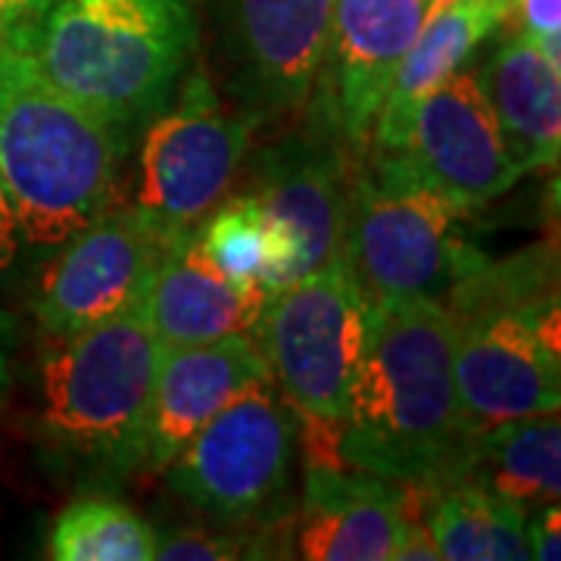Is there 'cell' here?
Segmentation results:
<instances>
[{
	"label": "cell",
	"mask_w": 561,
	"mask_h": 561,
	"mask_svg": "<svg viewBox=\"0 0 561 561\" xmlns=\"http://www.w3.org/2000/svg\"><path fill=\"white\" fill-rule=\"evenodd\" d=\"M515 0H456L440 13L427 16L419 38L405 50L390 81V91L375 119L368 150L390 153L400 147L405 125L421 98H427L440 81L459 72L465 60L490 38L502 22L512 20Z\"/></svg>",
	"instance_id": "d6986e66"
},
{
	"label": "cell",
	"mask_w": 561,
	"mask_h": 561,
	"mask_svg": "<svg viewBox=\"0 0 561 561\" xmlns=\"http://www.w3.org/2000/svg\"><path fill=\"white\" fill-rule=\"evenodd\" d=\"M119 144L91 110L0 38V181L20 238L60 247L113 206Z\"/></svg>",
	"instance_id": "3957f363"
},
{
	"label": "cell",
	"mask_w": 561,
	"mask_h": 561,
	"mask_svg": "<svg viewBox=\"0 0 561 561\" xmlns=\"http://www.w3.org/2000/svg\"><path fill=\"white\" fill-rule=\"evenodd\" d=\"M431 493L359 468L306 461L294 549L306 561H397L409 524L427 515Z\"/></svg>",
	"instance_id": "5bb4252c"
},
{
	"label": "cell",
	"mask_w": 561,
	"mask_h": 561,
	"mask_svg": "<svg viewBox=\"0 0 561 561\" xmlns=\"http://www.w3.org/2000/svg\"><path fill=\"white\" fill-rule=\"evenodd\" d=\"M465 481L483 483L508 502L534 508L559 502L561 424L559 412L493 424L474 434Z\"/></svg>",
	"instance_id": "ffe728a7"
},
{
	"label": "cell",
	"mask_w": 561,
	"mask_h": 561,
	"mask_svg": "<svg viewBox=\"0 0 561 561\" xmlns=\"http://www.w3.org/2000/svg\"><path fill=\"white\" fill-rule=\"evenodd\" d=\"M54 0H0V35L28 25V22L41 16Z\"/></svg>",
	"instance_id": "4316f807"
},
{
	"label": "cell",
	"mask_w": 561,
	"mask_h": 561,
	"mask_svg": "<svg viewBox=\"0 0 561 561\" xmlns=\"http://www.w3.org/2000/svg\"><path fill=\"white\" fill-rule=\"evenodd\" d=\"M297 412L272 378L250 383L169 461L172 493L225 527H284Z\"/></svg>",
	"instance_id": "52a82bcc"
},
{
	"label": "cell",
	"mask_w": 561,
	"mask_h": 561,
	"mask_svg": "<svg viewBox=\"0 0 561 561\" xmlns=\"http://www.w3.org/2000/svg\"><path fill=\"white\" fill-rule=\"evenodd\" d=\"M453 312L437 302H368L359 375L337 427V456L405 486L465 481L474 434L453 378Z\"/></svg>",
	"instance_id": "6da1fadb"
},
{
	"label": "cell",
	"mask_w": 561,
	"mask_h": 561,
	"mask_svg": "<svg viewBox=\"0 0 561 561\" xmlns=\"http://www.w3.org/2000/svg\"><path fill=\"white\" fill-rule=\"evenodd\" d=\"M453 378L471 434L561 405L559 302L530 256L496 265L453 309Z\"/></svg>",
	"instance_id": "5b68a950"
},
{
	"label": "cell",
	"mask_w": 561,
	"mask_h": 561,
	"mask_svg": "<svg viewBox=\"0 0 561 561\" xmlns=\"http://www.w3.org/2000/svg\"><path fill=\"white\" fill-rule=\"evenodd\" d=\"M390 157L465 213L502 197L524 175L474 69L453 72L421 98Z\"/></svg>",
	"instance_id": "4fadbf2b"
},
{
	"label": "cell",
	"mask_w": 561,
	"mask_h": 561,
	"mask_svg": "<svg viewBox=\"0 0 561 561\" xmlns=\"http://www.w3.org/2000/svg\"><path fill=\"white\" fill-rule=\"evenodd\" d=\"M427 530L446 561H527V508L478 481L440 486L427 505Z\"/></svg>",
	"instance_id": "44dd1931"
},
{
	"label": "cell",
	"mask_w": 561,
	"mask_h": 561,
	"mask_svg": "<svg viewBox=\"0 0 561 561\" xmlns=\"http://www.w3.org/2000/svg\"><path fill=\"white\" fill-rule=\"evenodd\" d=\"M527 546H530V559H540V561L561 559L559 502L537 505V512L527 518Z\"/></svg>",
	"instance_id": "484cf974"
},
{
	"label": "cell",
	"mask_w": 561,
	"mask_h": 561,
	"mask_svg": "<svg viewBox=\"0 0 561 561\" xmlns=\"http://www.w3.org/2000/svg\"><path fill=\"white\" fill-rule=\"evenodd\" d=\"M197 241L221 275L238 284H262L268 294L278 290L287 247L247 191L234 201H221L201 221Z\"/></svg>",
	"instance_id": "603a6c76"
},
{
	"label": "cell",
	"mask_w": 561,
	"mask_h": 561,
	"mask_svg": "<svg viewBox=\"0 0 561 561\" xmlns=\"http://www.w3.org/2000/svg\"><path fill=\"white\" fill-rule=\"evenodd\" d=\"M337 0H213L225 84L260 122L300 116L319 88Z\"/></svg>",
	"instance_id": "30bf717a"
},
{
	"label": "cell",
	"mask_w": 561,
	"mask_h": 561,
	"mask_svg": "<svg viewBox=\"0 0 561 561\" xmlns=\"http://www.w3.org/2000/svg\"><path fill=\"white\" fill-rule=\"evenodd\" d=\"M268 290L221 275L203 253L197 231L162 247L147 294V319L160 346H191L234 334H253Z\"/></svg>",
	"instance_id": "e0dca14e"
},
{
	"label": "cell",
	"mask_w": 561,
	"mask_h": 561,
	"mask_svg": "<svg viewBox=\"0 0 561 561\" xmlns=\"http://www.w3.org/2000/svg\"><path fill=\"white\" fill-rule=\"evenodd\" d=\"M353 169L343 268L368 302H437L453 309L490 260L461 241L465 209L415 179L390 153Z\"/></svg>",
	"instance_id": "8992f818"
},
{
	"label": "cell",
	"mask_w": 561,
	"mask_h": 561,
	"mask_svg": "<svg viewBox=\"0 0 561 561\" xmlns=\"http://www.w3.org/2000/svg\"><path fill=\"white\" fill-rule=\"evenodd\" d=\"M201 0H54L0 38L22 47L128 157L197 62Z\"/></svg>",
	"instance_id": "7a4b0ae2"
},
{
	"label": "cell",
	"mask_w": 561,
	"mask_h": 561,
	"mask_svg": "<svg viewBox=\"0 0 561 561\" xmlns=\"http://www.w3.org/2000/svg\"><path fill=\"white\" fill-rule=\"evenodd\" d=\"M272 378L260 343L234 334L191 346H165L157 365L147 421V471H162L203 424L250 383Z\"/></svg>",
	"instance_id": "2e32d148"
},
{
	"label": "cell",
	"mask_w": 561,
	"mask_h": 561,
	"mask_svg": "<svg viewBox=\"0 0 561 561\" xmlns=\"http://www.w3.org/2000/svg\"><path fill=\"white\" fill-rule=\"evenodd\" d=\"M160 353L147 306L44 353L38 427L81 481L119 483L144 471Z\"/></svg>",
	"instance_id": "277c9868"
},
{
	"label": "cell",
	"mask_w": 561,
	"mask_h": 561,
	"mask_svg": "<svg viewBox=\"0 0 561 561\" xmlns=\"http://www.w3.org/2000/svg\"><path fill=\"white\" fill-rule=\"evenodd\" d=\"M10 343H13V321L0 316V397L10 383Z\"/></svg>",
	"instance_id": "f1b7e54d"
},
{
	"label": "cell",
	"mask_w": 561,
	"mask_h": 561,
	"mask_svg": "<svg viewBox=\"0 0 561 561\" xmlns=\"http://www.w3.org/2000/svg\"><path fill=\"white\" fill-rule=\"evenodd\" d=\"M512 13H518L524 32L540 41L546 54L561 60V0H515Z\"/></svg>",
	"instance_id": "d4e9b609"
},
{
	"label": "cell",
	"mask_w": 561,
	"mask_h": 561,
	"mask_svg": "<svg viewBox=\"0 0 561 561\" xmlns=\"http://www.w3.org/2000/svg\"><path fill=\"white\" fill-rule=\"evenodd\" d=\"M60 247L35 297V319L54 341L144 306L165 243L135 206H110Z\"/></svg>",
	"instance_id": "7c38bea8"
},
{
	"label": "cell",
	"mask_w": 561,
	"mask_h": 561,
	"mask_svg": "<svg viewBox=\"0 0 561 561\" xmlns=\"http://www.w3.org/2000/svg\"><path fill=\"white\" fill-rule=\"evenodd\" d=\"M47 556L57 561H153L157 527L125 502L81 496L57 515Z\"/></svg>",
	"instance_id": "7402d4cb"
},
{
	"label": "cell",
	"mask_w": 561,
	"mask_h": 561,
	"mask_svg": "<svg viewBox=\"0 0 561 561\" xmlns=\"http://www.w3.org/2000/svg\"><path fill=\"white\" fill-rule=\"evenodd\" d=\"M256 119L225 106L201 60L179 94L140 131L135 213L162 243L197 231L241 172Z\"/></svg>",
	"instance_id": "ba28073f"
},
{
	"label": "cell",
	"mask_w": 561,
	"mask_h": 561,
	"mask_svg": "<svg viewBox=\"0 0 561 561\" xmlns=\"http://www.w3.org/2000/svg\"><path fill=\"white\" fill-rule=\"evenodd\" d=\"M253 172L247 194L287 247L278 287L341 262L353 187V150L341 135L316 119L268 147Z\"/></svg>",
	"instance_id": "8fae6325"
},
{
	"label": "cell",
	"mask_w": 561,
	"mask_h": 561,
	"mask_svg": "<svg viewBox=\"0 0 561 561\" xmlns=\"http://www.w3.org/2000/svg\"><path fill=\"white\" fill-rule=\"evenodd\" d=\"M368 300L334 262L265 297L253 328L278 393L294 412L341 421L359 375Z\"/></svg>",
	"instance_id": "9c48e42d"
},
{
	"label": "cell",
	"mask_w": 561,
	"mask_h": 561,
	"mask_svg": "<svg viewBox=\"0 0 561 561\" xmlns=\"http://www.w3.org/2000/svg\"><path fill=\"white\" fill-rule=\"evenodd\" d=\"M272 542L262 534L247 537L241 527L219 530V527H179L169 534H157V556L162 561H231V559H262L260 549ZM275 552L268 549V559Z\"/></svg>",
	"instance_id": "cb8c5ba5"
},
{
	"label": "cell",
	"mask_w": 561,
	"mask_h": 561,
	"mask_svg": "<svg viewBox=\"0 0 561 561\" xmlns=\"http://www.w3.org/2000/svg\"><path fill=\"white\" fill-rule=\"evenodd\" d=\"M561 60L530 32H512L483 66L481 84L522 172L556 169L561 147Z\"/></svg>",
	"instance_id": "ac0fdd59"
},
{
	"label": "cell",
	"mask_w": 561,
	"mask_h": 561,
	"mask_svg": "<svg viewBox=\"0 0 561 561\" xmlns=\"http://www.w3.org/2000/svg\"><path fill=\"white\" fill-rule=\"evenodd\" d=\"M20 228H16V216L10 209V201H7V191H3V181H0V268H7L16 250H20Z\"/></svg>",
	"instance_id": "83f0119b"
},
{
	"label": "cell",
	"mask_w": 561,
	"mask_h": 561,
	"mask_svg": "<svg viewBox=\"0 0 561 561\" xmlns=\"http://www.w3.org/2000/svg\"><path fill=\"white\" fill-rule=\"evenodd\" d=\"M427 0H337L324 54L319 122L365 157L397 66L419 38ZM319 76V79H321Z\"/></svg>",
	"instance_id": "9a60e30c"
}]
</instances>
